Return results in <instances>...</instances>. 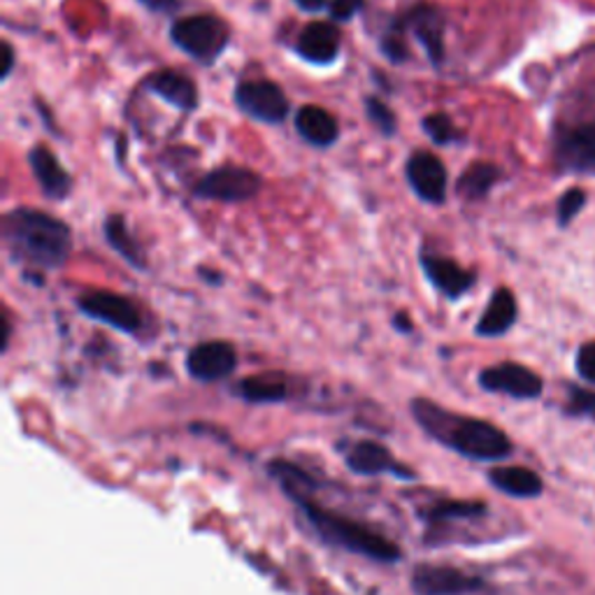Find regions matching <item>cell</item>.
<instances>
[{"label": "cell", "mask_w": 595, "mask_h": 595, "mask_svg": "<svg viewBox=\"0 0 595 595\" xmlns=\"http://www.w3.org/2000/svg\"><path fill=\"white\" fill-rule=\"evenodd\" d=\"M3 238L12 261L42 272L61 268L72 249L70 228L33 207H17L6 215Z\"/></svg>", "instance_id": "cell-1"}, {"label": "cell", "mask_w": 595, "mask_h": 595, "mask_svg": "<svg viewBox=\"0 0 595 595\" xmlns=\"http://www.w3.org/2000/svg\"><path fill=\"white\" fill-rule=\"evenodd\" d=\"M411 414L430 437L460 456H468L473 460H503L512 454L509 437L494 424L460 417V414H454L426 398H417L411 403Z\"/></svg>", "instance_id": "cell-2"}, {"label": "cell", "mask_w": 595, "mask_h": 595, "mask_svg": "<svg viewBox=\"0 0 595 595\" xmlns=\"http://www.w3.org/2000/svg\"><path fill=\"white\" fill-rule=\"evenodd\" d=\"M300 507L309 519V524H313L315 530L326 542H330V545L343 547L347 552L360 554V556H366L370 561H379V563L400 561V549L394 545L389 537L379 535L377 530L358 524V522H351L343 514L328 512V509L309 503V500H300Z\"/></svg>", "instance_id": "cell-3"}, {"label": "cell", "mask_w": 595, "mask_h": 595, "mask_svg": "<svg viewBox=\"0 0 595 595\" xmlns=\"http://www.w3.org/2000/svg\"><path fill=\"white\" fill-rule=\"evenodd\" d=\"M170 38L179 49L187 51L189 57L202 63H215L224 54L230 33L221 19L198 14L175 21Z\"/></svg>", "instance_id": "cell-4"}, {"label": "cell", "mask_w": 595, "mask_h": 595, "mask_svg": "<svg viewBox=\"0 0 595 595\" xmlns=\"http://www.w3.org/2000/svg\"><path fill=\"white\" fill-rule=\"evenodd\" d=\"M264 187V179L254 170L226 166L207 172L196 185V196L207 200H221V202H242L251 200Z\"/></svg>", "instance_id": "cell-5"}, {"label": "cell", "mask_w": 595, "mask_h": 595, "mask_svg": "<svg viewBox=\"0 0 595 595\" xmlns=\"http://www.w3.org/2000/svg\"><path fill=\"white\" fill-rule=\"evenodd\" d=\"M238 108L261 123H281L289 115V100L284 91L268 80L242 82L236 89Z\"/></svg>", "instance_id": "cell-6"}, {"label": "cell", "mask_w": 595, "mask_h": 595, "mask_svg": "<svg viewBox=\"0 0 595 595\" xmlns=\"http://www.w3.org/2000/svg\"><path fill=\"white\" fill-rule=\"evenodd\" d=\"M77 307H80V313H85L89 319L108 324L121 333H138L142 326L138 307L117 294L91 291L77 300Z\"/></svg>", "instance_id": "cell-7"}, {"label": "cell", "mask_w": 595, "mask_h": 595, "mask_svg": "<svg viewBox=\"0 0 595 595\" xmlns=\"http://www.w3.org/2000/svg\"><path fill=\"white\" fill-rule=\"evenodd\" d=\"M482 586L479 577L449 565H419L411 575V591L417 595H465Z\"/></svg>", "instance_id": "cell-8"}, {"label": "cell", "mask_w": 595, "mask_h": 595, "mask_svg": "<svg viewBox=\"0 0 595 595\" xmlns=\"http://www.w3.org/2000/svg\"><path fill=\"white\" fill-rule=\"evenodd\" d=\"M407 182L422 200L439 205L447 196V168L430 151H414L405 166Z\"/></svg>", "instance_id": "cell-9"}, {"label": "cell", "mask_w": 595, "mask_h": 595, "mask_svg": "<svg viewBox=\"0 0 595 595\" xmlns=\"http://www.w3.org/2000/svg\"><path fill=\"white\" fill-rule=\"evenodd\" d=\"M479 384L482 389L490 394H505L519 400H530L542 394V379L519 364H500L486 368L479 375Z\"/></svg>", "instance_id": "cell-10"}, {"label": "cell", "mask_w": 595, "mask_h": 595, "mask_svg": "<svg viewBox=\"0 0 595 595\" xmlns=\"http://www.w3.org/2000/svg\"><path fill=\"white\" fill-rule=\"evenodd\" d=\"M238 368V354L224 340L200 343L187 356V370L198 381H217Z\"/></svg>", "instance_id": "cell-11"}, {"label": "cell", "mask_w": 595, "mask_h": 595, "mask_svg": "<svg viewBox=\"0 0 595 595\" xmlns=\"http://www.w3.org/2000/svg\"><path fill=\"white\" fill-rule=\"evenodd\" d=\"M340 29L328 21H315L307 23L303 33L298 36L296 51L307 61L315 66H328L340 57Z\"/></svg>", "instance_id": "cell-12"}, {"label": "cell", "mask_w": 595, "mask_h": 595, "mask_svg": "<svg viewBox=\"0 0 595 595\" xmlns=\"http://www.w3.org/2000/svg\"><path fill=\"white\" fill-rule=\"evenodd\" d=\"M558 159L571 170L595 172V119L565 128L558 136Z\"/></svg>", "instance_id": "cell-13"}, {"label": "cell", "mask_w": 595, "mask_h": 595, "mask_svg": "<svg viewBox=\"0 0 595 595\" xmlns=\"http://www.w3.org/2000/svg\"><path fill=\"white\" fill-rule=\"evenodd\" d=\"M347 465L349 470H354L356 475H384V473H394L398 477H411L409 470L400 468V463L394 458V454L386 449L384 445L375 443V439H360V443H354L347 454Z\"/></svg>", "instance_id": "cell-14"}, {"label": "cell", "mask_w": 595, "mask_h": 595, "mask_svg": "<svg viewBox=\"0 0 595 595\" xmlns=\"http://www.w3.org/2000/svg\"><path fill=\"white\" fill-rule=\"evenodd\" d=\"M422 268H424V275L433 284V287L443 296H447L449 300L465 296L475 284V275L468 270H463L460 266L449 261V258L422 254Z\"/></svg>", "instance_id": "cell-15"}, {"label": "cell", "mask_w": 595, "mask_h": 595, "mask_svg": "<svg viewBox=\"0 0 595 595\" xmlns=\"http://www.w3.org/2000/svg\"><path fill=\"white\" fill-rule=\"evenodd\" d=\"M400 29L411 31L414 38H417L430 61L437 66L445 57V47H443V33H445V17L437 12V8L419 6L414 8L405 19Z\"/></svg>", "instance_id": "cell-16"}, {"label": "cell", "mask_w": 595, "mask_h": 595, "mask_svg": "<svg viewBox=\"0 0 595 595\" xmlns=\"http://www.w3.org/2000/svg\"><path fill=\"white\" fill-rule=\"evenodd\" d=\"M29 163H31L33 177L38 179V185L47 198L63 200L70 194L72 179L47 147H33L29 153Z\"/></svg>", "instance_id": "cell-17"}, {"label": "cell", "mask_w": 595, "mask_h": 595, "mask_svg": "<svg viewBox=\"0 0 595 595\" xmlns=\"http://www.w3.org/2000/svg\"><path fill=\"white\" fill-rule=\"evenodd\" d=\"M145 87H147V91L157 93L159 98L170 102L172 108L182 110V112H191L198 108L196 85L189 80V77L179 75L175 70H161L157 75H151Z\"/></svg>", "instance_id": "cell-18"}, {"label": "cell", "mask_w": 595, "mask_h": 595, "mask_svg": "<svg viewBox=\"0 0 595 595\" xmlns=\"http://www.w3.org/2000/svg\"><path fill=\"white\" fill-rule=\"evenodd\" d=\"M296 131L300 138L315 147H330L340 136L335 117L317 106H305L296 115Z\"/></svg>", "instance_id": "cell-19"}, {"label": "cell", "mask_w": 595, "mask_h": 595, "mask_svg": "<svg viewBox=\"0 0 595 595\" xmlns=\"http://www.w3.org/2000/svg\"><path fill=\"white\" fill-rule=\"evenodd\" d=\"M516 321V300L507 289H498L477 324V335L482 338H498L505 335Z\"/></svg>", "instance_id": "cell-20"}, {"label": "cell", "mask_w": 595, "mask_h": 595, "mask_svg": "<svg viewBox=\"0 0 595 595\" xmlns=\"http://www.w3.org/2000/svg\"><path fill=\"white\" fill-rule=\"evenodd\" d=\"M490 484L514 498H535L542 494V479L522 465H503L488 473Z\"/></svg>", "instance_id": "cell-21"}, {"label": "cell", "mask_w": 595, "mask_h": 595, "mask_svg": "<svg viewBox=\"0 0 595 595\" xmlns=\"http://www.w3.org/2000/svg\"><path fill=\"white\" fill-rule=\"evenodd\" d=\"M236 391L249 403H279L287 398L289 386L279 373H264L242 379Z\"/></svg>", "instance_id": "cell-22"}, {"label": "cell", "mask_w": 595, "mask_h": 595, "mask_svg": "<svg viewBox=\"0 0 595 595\" xmlns=\"http://www.w3.org/2000/svg\"><path fill=\"white\" fill-rule=\"evenodd\" d=\"M106 238H108V245L121 256L126 258L128 264H131L133 268L138 270H145L147 268V261H145V254L140 249V245L136 242V238L128 232V226L123 221L121 215H110L108 221H106Z\"/></svg>", "instance_id": "cell-23"}, {"label": "cell", "mask_w": 595, "mask_h": 595, "mask_svg": "<svg viewBox=\"0 0 595 595\" xmlns=\"http://www.w3.org/2000/svg\"><path fill=\"white\" fill-rule=\"evenodd\" d=\"M500 179V170L490 163H475L465 170L458 179V194L468 200L484 198Z\"/></svg>", "instance_id": "cell-24"}, {"label": "cell", "mask_w": 595, "mask_h": 595, "mask_svg": "<svg viewBox=\"0 0 595 595\" xmlns=\"http://www.w3.org/2000/svg\"><path fill=\"white\" fill-rule=\"evenodd\" d=\"M486 507L479 503H460V500H447L439 503L430 509L433 522H449V519H470V516L484 514Z\"/></svg>", "instance_id": "cell-25"}, {"label": "cell", "mask_w": 595, "mask_h": 595, "mask_svg": "<svg viewBox=\"0 0 595 595\" xmlns=\"http://www.w3.org/2000/svg\"><path fill=\"white\" fill-rule=\"evenodd\" d=\"M424 131L430 136L435 145H452L460 138L454 121L447 115H439V112L424 119Z\"/></svg>", "instance_id": "cell-26"}, {"label": "cell", "mask_w": 595, "mask_h": 595, "mask_svg": "<svg viewBox=\"0 0 595 595\" xmlns=\"http://www.w3.org/2000/svg\"><path fill=\"white\" fill-rule=\"evenodd\" d=\"M366 112H368V119L379 128L381 136H386V138L396 136V131H398L396 115L391 108H386L379 98H375V96L366 98Z\"/></svg>", "instance_id": "cell-27"}, {"label": "cell", "mask_w": 595, "mask_h": 595, "mask_svg": "<svg viewBox=\"0 0 595 595\" xmlns=\"http://www.w3.org/2000/svg\"><path fill=\"white\" fill-rule=\"evenodd\" d=\"M586 202V196L582 189H571V191H565L563 198L558 200V224L565 226V224H571L577 212L582 210Z\"/></svg>", "instance_id": "cell-28"}, {"label": "cell", "mask_w": 595, "mask_h": 595, "mask_svg": "<svg viewBox=\"0 0 595 595\" xmlns=\"http://www.w3.org/2000/svg\"><path fill=\"white\" fill-rule=\"evenodd\" d=\"M381 54L391 63H403L407 59V47H405V40L400 38L398 26H394V31H389L381 38Z\"/></svg>", "instance_id": "cell-29"}, {"label": "cell", "mask_w": 595, "mask_h": 595, "mask_svg": "<svg viewBox=\"0 0 595 595\" xmlns=\"http://www.w3.org/2000/svg\"><path fill=\"white\" fill-rule=\"evenodd\" d=\"M364 6H366V0H333V3H330V17L335 21H349L360 10H364Z\"/></svg>", "instance_id": "cell-30"}, {"label": "cell", "mask_w": 595, "mask_h": 595, "mask_svg": "<svg viewBox=\"0 0 595 595\" xmlns=\"http://www.w3.org/2000/svg\"><path fill=\"white\" fill-rule=\"evenodd\" d=\"M577 370L586 381L595 384V343H588V345H584L579 349V354H577Z\"/></svg>", "instance_id": "cell-31"}, {"label": "cell", "mask_w": 595, "mask_h": 595, "mask_svg": "<svg viewBox=\"0 0 595 595\" xmlns=\"http://www.w3.org/2000/svg\"><path fill=\"white\" fill-rule=\"evenodd\" d=\"M567 411L571 414H595V394L584 391V389H573Z\"/></svg>", "instance_id": "cell-32"}, {"label": "cell", "mask_w": 595, "mask_h": 595, "mask_svg": "<svg viewBox=\"0 0 595 595\" xmlns=\"http://www.w3.org/2000/svg\"><path fill=\"white\" fill-rule=\"evenodd\" d=\"M140 3L151 12H172L182 6V0H140Z\"/></svg>", "instance_id": "cell-33"}, {"label": "cell", "mask_w": 595, "mask_h": 595, "mask_svg": "<svg viewBox=\"0 0 595 595\" xmlns=\"http://www.w3.org/2000/svg\"><path fill=\"white\" fill-rule=\"evenodd\" d=\"M12 68H14V49H12L10 42H3V75H0V77H3V80H8Z\"/></svg>", "instance_id": "cell-34"}, {"label": "cell", "mask_w": 595, "mask_h": 595, "mask_svg": "<svg viewBox=\"0 0 595 595\" xmlns=\"http://www.w3.org/2000/svg\"><path fill=\"white\" fill-rule=\"evenodd\" d=\"M294 3L305 12H319L326 8L328 0H294Z\"/></svg>", "instance_id": "cell-35"}, {"label": "cell", "mask_w": 595, "mask_h": 595, "mask_svg": "<svg viewBox=\"0 0 595 595\" xmlns=\"http://www.w3.org/2000/svg\"><path fill=\"white\" fill-rule=\"evenodd\" d=\"M394 324H396V328L403 330V333H409V330H411V319H409L407 315H403V313L394 317Z\"/></svg>", "instance_id": "cell-36"}, {"label": "cell", "mask_w": 595, "mask_h": 595, "mask_svg": "<svg viewBox=\"0 0 595 595\" xmlns=\"http://www.w3.org/2000/svg\"><path fill=\"white\" fill-rule=\"evenodd\" d=\"M8 340H10V321L8 317H3V349L8 347Z\"/></svg>", "instance_id": "cell-37"}]
</instances>
